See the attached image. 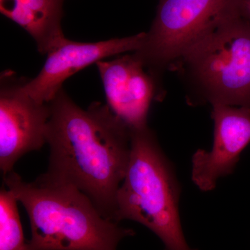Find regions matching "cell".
Returning a JSON list of instances; mask_svg holds the SVG:
<instances>
[{"label":"cell","instance_id":"cell-11","mask_svg":"<svg viewBox=\"0 0 250 250\" xmlns=\"http://www.w3.org/2000/svg\"><path fill=\"white\" fill-rule=\"evenodd\" d=\"M18 202L14 194L3 184L0 191V250H28Z\"/></svg>","mask_w":250,"mask_h":250},{"label":"cell","instance_id":"cell-7","mask_svg":"<svg viewBox=\"0 0 250 250\" xmlns=\"http://www.w3.org/2000/svg\"><path fill=\"white\" fill-rule=\"evenodd\" d=\"M96 65L110 109L130 129L147 126L151 105L163 95L160 79L134 52Z\"/></svg>","mask_w":250,"mask_h":250},{"label":"cell","instance_id":"cell-12","mask_svg":"<svg viewBox=\"0 0 250 250\" xmlns=\"http://www.w3.org/2000/svg\"><path fill=\"white\" fill-rule=\"evenodd\" d=\"M239 15L250 24V0H239Z\"/></svg>","mask_w":250,"mask_h":250},{"label":"cell","instance_id":"cell-3","mask_svg":"<svg viewBox=\"0 0 250 250\" xmlns=\"http://www.w3.org/2000/svg\"><path fill=\"white\" fill-rule=\"evenodd\" d=\"M131 129V152L116 197L115 221L129 220L155 233L164 250L192 249L179 211L180 187L173 167L149 126Z\"/></svg>","mask_w":250,"mask_h":250},{"label":"cell","instance_id":"cell-9","mask_svg":"<svg viewBox=\"0 0 250 250\" xmlns=\"http://www.w3.org/2000/svg\"><path fill=\"white\" fill-rule=\"evenodd\" d=\"M214 125L210 151L198 149L192 158V180L200 190L210 191L220 178L233 172L250 143V108L212 106Z\"/></svg>","mask_w":250,"mask_h":250},{"label":"cell","instance_id":"cell-5","mask_svg":"<svg viewBox=\"0 0 250 250\" xmlns=\"http://www.w3.org/2000/svg\"><path fill=\"white\" fill-rule=\"evenodd\" d=\"M238 16L239 0H159L152 26L134 53L160 79L197 42Z\"/></svg>","mask_w":250,"mask_h":250},{"label":"cell","instance_id":"cell-1","mask_svg":"<svg viewBox=\"0 0 250 250\" xmlns=\"http://www.w3.org/2000/svg\"><path fill=\"white\" fill-rule=\"evenodd\" d=\"M47 173L77 188L115 221L116 197L131 152V129L108 105L79 106L64 90L49 103Z\"/></svg>","mask_w":250,"mask_h":250},{"label":"cell","instance_id":"cell-6","mask_svg":"<svg viewBox=\"0 0 250 250\" xmlns=\"http://www.w3.org/2000/svg\"><path fill=\"white\" fill-rule=\"evenodd\" d=\"M24 78L14 72L1 73L0 86V168L3 177L13 172L22 156L47 143L49 104L35 101L22 89Z\"/></svg>","mask_w":250,"mask_h":250},{"label":"cell","instance_id":"cell-4","mask_svg":"<svg viewBox=\"0 0 250 250\" xmlns=\"http://www.w3.org/2000/svg\"><path fill=\"white\" fill-rule=\"evenodd\" d=\"M176 72L191 106L250 108V24L229 20L181 57Z\"/></svg>","mask_w":250,"mask_h":250},{"label":"cell","instance_id":"cell-10","mask_svg":"<svg viewBox=\"0 0 250 250\" xmlns=\"http://www.w3.org/2000/svg\"><path fill=\"white\" fill-rule=\"evenodd\" d=\"M65 0H0L1 14L33 38L42 55L66 40L62 27Z\"/></svg>","mask_w":250,"mask_h":250},{"label":"cell","instance_id":"cell-8","mask_svg":"<svg viewBox=\"0 0 250 250\" xmlns=\"http://www.w3.org/2000/svg\"><path fill=\"white\" fill-rule=\"evenodd\" d=\"M146 32L96 42L66 39L47 54L37 76L24 78L22 89L41 104H49L62 89L64 82L82 69L113 56L135 52L141 48Z\"/></svg>","mask_w":250,"mask_h":250},{"label":"cell","instance_id":"cell-2","mask_svg":"<svg viewBox=\"0 0 250 250\" xmlns=\"http://www.w3.org/2000/svg\"><path fill=\"white\" fill-rule=\"evenodd\" d=\"M3 182L29 215L28 250H117L135 234L104 216L77 188L47 172L27 182L13 171Z\"/></svg>","mask_w":250,"mask_h":250}]
</instances>
